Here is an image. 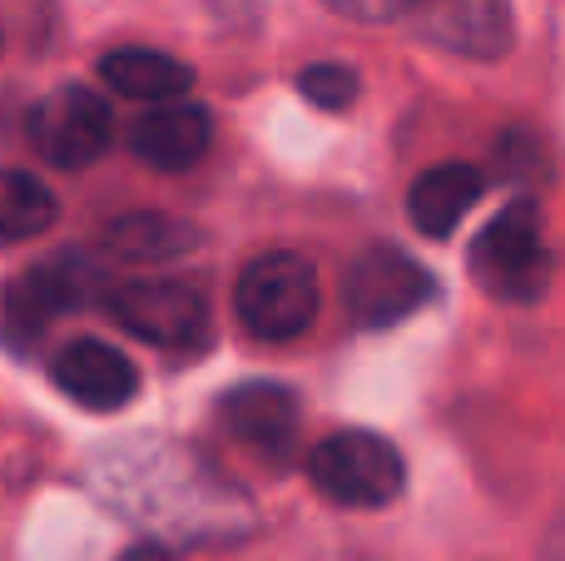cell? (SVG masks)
Listing matches in <instances>:
<instances>
[{
	"label": "cell",
	"instance_id": "6da1fadb",
	"mask_svg": "<svg viewBox=\"0 0 565 561\" xmlns=\"http://www.w3.org/2000/svg\"><path fill=\"white\" fill-rule=\"evenodd\" d=\"M238 324L264 343H288L318 318V268L292 248H274L244 264L234 284Z\"/></svg>",
	"mask_w": 565,
	"mask_h": 561
},
{
	"label": "cell",
	"instance_id": "7a4b0ae2",
	"mask_svg": "<svg viewBox=\"0 0 565 561\" xmlns=\"http://www.w3.org/2000/svg\"><path fill=\"white\" fill-rule=\"evenodd\" d=\"M471 274L491 298L531 304L551 284V244L541 234V214L531 199L501 209L471 244Z\"/></svg>",
	"mask_w": 565,
	"mask_h": 561
},
{
	"label": "cell",
	"instance_id": "3957f363",
	"mask_svg": "<svg viewBox=\"0 0 565 561\" xmlns=\"http://www.w3.org/2000/svg\"><path fill=\"white\" fill-rule=\"evenodd\" d=\"M308 483L338 507H387L397 502L407 467L387 437L367 427H342L308 453Z\"/></svg>",
	"mask_w": 565,
	"mask_h": 561
},
{
	"label": "cell",
	"instance_id": "277c9868",
	"mask_svg": "<svg viewBox=\"0 0 565 561\" xmlns=\"http://www.w3.org/2000/svg\"><path fill=\"white\" fill-rule=\"evenodd\" d=\"M109 135H115V115L105 95L89 85H60L30 109V145L55 169L95 165L109 149Z\"/></svg>",
	"mask_w": 565,
	"mask_h": 561
},
{
	"label": "cell",
	"instance_id": "5b68a950",
	"mask_svg": "<svg viewBox=\"0 0 565 561\" xmlns=\"http://www.w3.org/2000/svg\"><path fill=\"white\" fill-rule=\"evenodd\" d=\"M342 298H348V314L362 328H392L431 298V274L402 248L372 244L348 264Z\"/></svg>",
	"mask_w": 565,
	"mask_h": 561
},
{
	"label": "cell",
	"instance_id": "8992f818",
	"mask_svg": "<svg viewBox=\"0 0 565 561\" xmlns=\"http://www.w3.org/2000/svg\"><path fill=\"white\" fill-rule=\"evenodd\" d=\"M105 308L135 338L154 348H194L209 328V304L194 284L179 278H135L105 294Z\"/></svg>",
	"mask_w": 565,
	"mask_h": 561
},
{
	"label": "cell",
	"instance_id": "52a82bcc",
	"mask_svg": "<svg viewBox=\"0 0 565 561\" xmlns=\"http://www.w3.org/2000/svg\"><path fill=\"white\" fill-rule=\"evenodd\" d=\"M402 20L427 45L467 60H497L511 45V0H407Z\"/></svg>",
	"mask_w": 565,
	"mask_h": 561
},
{
	"label": "cell",
	"instance_id": "ba28073f",
	"mask_svg": "<svg viewBox=\"0 0 565 561\" xmlns=\"http://www.w3.org/2000/svg\"><path fill=\"white\" fill-rule=\"evenodd\" d=\"M218 423L248 447L264 463H288L292 447H298V398L288 393L282 383H238L234 393H224L218 403Z\"/></svg>",
	"mask_w": 565,
	"mask_h": 561
},
{
	"label": "cell",
	"instance_id": "9c48e42d",
	"mask_svg": "<svg viewBox=\"0 0 565 561\" xmlns=\"http://www.w3.org/2000/svg\"><path fill=\"white\" fill-rule=\"evenodd\" d=\"M50 378L70 403L89 407V413H115L139 393L135 363L105 338H75L70 348H60V358L50 363Z\"/></svg>",
	"mask_w": 565,
	"mask_h": 561
},
{
	"label": "cell",
	"instance_id": "30bf717a",
	"mask_svg": "<svg viewBox=\"0 0 565 561\" xmlns=\"http://www.w3.org/2000/svg\"><path fill=\"white\" fill-rule=\"evenodd\" d=\"M89 298V274L75 258H55L40 264L30 274H20L6 294V334L10 338H35L55 324L65 308L85 304Z\"/></svg>",
	"mask_w": 565,
	"mask_h": 561
},
{
	"label": "cell",
	"instance_id": "8fae6325",
	"mask_svg": "<svg viewBox=\"0 0 565 561\" xmlns=\"http://www.w3.org/2000/svg\"><path fill=\"white\" fill-rule=\"evenodd\" d=\"M209 139H214V119L204 105H184V99H164L154 105L135 129H129V149L154 169H189L204 159Z\"/></svg>",
	"mask_w": 565,
	"mask_h": 561
},
{
	"label": "cell",
	"instance_id": "7c38bea8",
	"mask_svg": "<svg viewBox=\"0 0 565 561\" xmlns=\"http://www.w3.org/2000/svg\"><path fill=\"white\" fill-rule=\"evenodd\" d=\"M477 199H481V169L451 159V165L427 169V174L412 184L407 214H412V224H417L427 239H447L451 229L471 214V204H477Z\"/></svg>",
	"mask_w": 565,
	"mask_h": 561
},
{
	"label": "cell",
	"instance_id": "4fadbf2b",
	"mask_svg": "<svg viewBox=\"0 0 565 561\" xmlns=\"http://www.w3.org/2000/svg\"><path fill=\"white\" fill-rule=\"evenodd\" d=\"M99 80H105L115 95L125 99H154V105H164V99H184L189 89H194V70L184 65V60L174 55H159V50H109L105 60H99Z\"/></svg>",
	"mask_w": 565,
	"mask_h": 561
},
{
	"label": "cell",
	"instance_id": "5bb4252c",
	"mask_svg": "<svg viewBox=\"0 0 565 561\" xmlns=\"http://www.w3.org/2000/svg\"><path fill=\"white\" fill-rule=\"evenodd\" d=\"M55 214L60 204L45 179L30 169H0V239H40Z\"/></svg>",
	"mask_w": 565,
	"mask_h": 561
},
{
	"label": "cell",
	"instance_id": "9a60e30c",
	"mask_svg": "<svg viewBox=\"0 0 565 561\" xmlns=\"http://www.w3.org/2000/svg\"><path fill=\"white\" fill-rule=\"evenodd\" d=\"M109 244L129 258H149V254H179V248H189V234L164 224V219L139 214V219H125V224L109 229Z\"/></svg>",
	"mask_w": 565,
	"mask_h": 561
},
{
	"label": "cell",
	"instance_id": "2e32d148",
	"mask_svg": "<svg viewBox=\"0 0 565 561\" xmlns=\"http://www.w3.org/2000/svg\"><path fill=\"white\" fill-rule=\"evenodd\" d=\"M298 89L318 109H348L358 99V70L338 65V60H318V65H308L298 75Z\"/></svg>",
	"mask_w": 565,
	"mask_h": 561
},
{
	"label": "cell",
	"instance_id": "e0dca14e",
	"mask_svg": "<svg viewBox=\"0 0 565 561\" xmlns=\"http://www.w3.org/2000/svg\"><path fill=\"white\" fill-rule=\"evenodd\" d=\"M328 6L348 20H362V25H382V20H402L407 0H328Z\"/></svg>",
	"mask_w": 565,
	"mask_h": 561
},
{
	"label": "cell",
	"instance_id": "ac0fdd59",
	"mask_svg": "<svg viewBox=\"0 0 565 561\" xmlns=\"http://www.w3.org/2000/svg\"><path fill=\"white\" fill-rule=\"evenodd\" d=\"M119 561H174V552L164 542H135Z\"/></svg>",
	"mask_w": 565,
	"mask_h": 561
},
{
	"label": "cell",
	"instance_id": "d6986e66",
	"mask_svg": "<svg viewBox=\"0 0 565 561\" xmlns=\"http://www.w3.org/2000/svg\"><path fill=\"white\" fill-rule=\"evenodd\" d=\"M546 561H565V517L551 527V537H546Z\"/></svg>",
	"mask_w": 565,
	"mask_h": 561
}]
</instances>
